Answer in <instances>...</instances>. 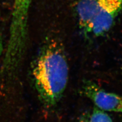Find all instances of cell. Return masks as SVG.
<instances>
[{
  "label": "cell",
  "instance_id": "4",
  "mask_svg": "<svg viewBox=\"0 0 122 122\" xmlns=\"http://www.w3.org/2000/svg\"><path fill=\"white\" fill-rule=\"evenodd\" d=\"M81 122H112V121L103 110L95 108L92 112L82 118Z\"/></svg>",
  "mask_w": 122,
  "mask_h": 122
},
{
  "label": "cell",
  "instance_id": "2",
  "mask_svg": "<svg viewBox=\"0 0 122 122\" xmlns=\"http://www.w3.org/2000/svg\"><path fill=\"white\" fill-rule=\"evenodd\" d=\"M79 26L87 36L108 32L122 11V0H79L76 7Z\"/></svg>",
  "mask_w": 122,
  "mask_h": 122
},
{
  "label": "cell",
  "instance_id": "3",
  "mask_svg": "<svg viewBox=\"0 0 122 122\" xmlns=\"http://www.w3.org/2000/svg\"><path fill=\"white\" fill-rule=\"evenodd\" d=\"M83 92L99 109L103 111L122 113V97L119 95L104 91L90 81L85 83Z\"/></svg>",
  "mask_w": 122,
  "mask_h": 122
},
{
  "label": "cell",
  "instance_id": "5",
  "mask_svg": "<svg viewBox=\"0 0 122 122\" xmlns=\"http://www.w3.org/2000/svg\"><path fill=\"white\" fill-rule=\"evenodd\" d=\"M3 38L0 34V56L2 54V52L3 51Z\"/></svg>",
  "mask_w": 122,
  "mask_h": 122
},
{
  "label": "cell",
  "instance_id": "1",
  "mask_svg": "<svg viewBox=\"0 0 122 122\" xmlns=\"http://www.w3.org/2000/svg\"><path fill=\"white\" fill-rule=\"evenodd\" d=\"M32 73L41 102L47 108L56 105L66 89L69 73L65 52L59 42H45L33 63Z\"/></svg>",
  "mask_w": 122,
  "mask_h": 122
}]
</instances>
